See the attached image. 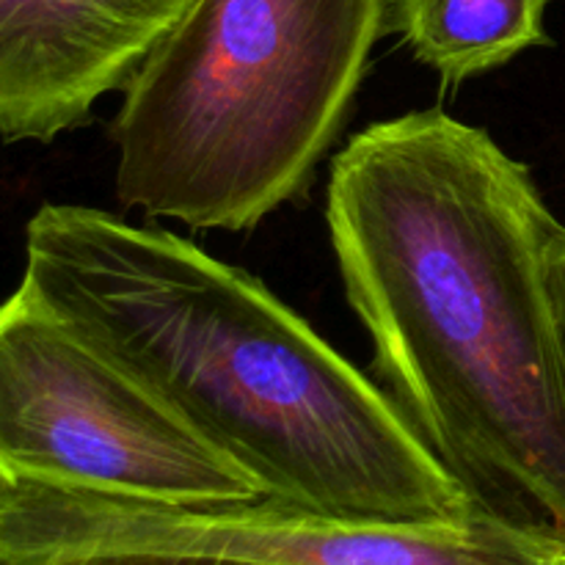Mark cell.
<instances>
[{
    "instance_id": "obj_8",
    "label": "cell",
    "mask_w": 565,
    "mask_h": 565,
    "mask_svg": "<svg viewBox=\"0 0 565 565\" xmlns=\"http://www.w3.org/2000/svg\"><path fill=\"white\" fill-rule=\"evenodd\" d=\"M50 565H254L210 555H166V552H105V555H83Z\"/></svg>"
},
{
    "instance_id": "obj_1",
    "label": "cell",
    "mask_w": 565,
    "mask_h": 565,
    "mask_svg": "<svg viewBox=\"0 0 565 565\" xmlns=\"http://www.w3.org/2000/svg\"><path fill=\"white\" fill-rule=\"evenodd\" d=\"M326 224L373 370L480 513L565 544L561 230L530 166L441 108L331 160Z\"/></svg>"
},
{
    "instance_id": "obj_6",
    "label": "cell",
    "mask_w": 565,
    "mask_h": 565,
    "mask_svg": "<svg viewBox=\"0 0 565 565\" xmlns=\"http://www.w3.org/2000/svg\"><path fill=\"white\" fill-rule=\"evenodd\" d=\"M193 0H0V132L50 143L125 92Z\"/></svg>"
},
{
    "instance_id": "obj_5",
    "label": "cell",
    "mask_w": 565,
    "mask_h": 565,
    "mask_svg": "<svg viewBox=\"0 0 565 565\" xmlns=\"http://www.w3.org/2000/svg\"><path fill=\"white\" fill-rule=\"evenodd\" d=\"M0 472L169 505L265 497L241 463L22 287L0 312Z\"/></svg>"
},
{
    "instance_id": "obj_2",
    "label": "cell",
    "mask_w": 565,
    "mask_h": 565,
    "mask_svg": "<svg viewBox=\"0 0 565 565\" xmlns=\"http://www.w3.org/2000/svg\"><path fill=\"white\" fill-rule=\"evenodd\" d=\"M22 290L241 463L265 497L342 519L480 516L401 408L248 270L160 226L44 204Z\"/></svg>"
},
{
    "instance_id": "obj_3",
    "label": "cell",
    "mask_w": 565,
    "mask_h": 565,
    "mask_svg": "<svg viewBox=\"0 0 565 565\" xmlns=\"http://www.w3.org/2000/svg\"><path fill=\"white\" fill-rule=\"evenodd\" d=\"M384 33L386 0H193L125 88L119 204L254 230L307 191Z\"/></svg>"
},
{
    "instance_id": "obj_4",
    "label": "cell",
    "mask_w": 565,
    "mask_h": 565,
    "mask_svg": "<svg viewBox=\"0 0 565 565\" xmlns=\"http://www.w3.org/2000/svg\"><path fill=\"white\" fill-rule=\"evenodd\" d=\"M105 552L210 555L254 565H565V544L480 513L456 524L342 519L292 502L169 505L0 472V563Z\"/></svg>"
},
{
    "instance_id": "obj_7",
    "label": "cell",
    "mask_w": 565,
    "mask_h": 565,
    "mask_svg": "<svg viewBox=\"0 0 565 565\" xmlns=\"http://www.w3.org/2000/svg\"><path fill=\"white\" fill-rule=\"evenodd\" d=\"M552 0H386V33H397L445 86L511 64L552 44L544 17Z\"/></svg>"
},
{
    "instance_id": "obj_9",
    "label": "cell",
    "mask_w": 565,
    "mask_h": 565,
    "mask_svg": "<svg viewBox=\"0 0 565 565\" xmlns=\"http://www.w3.org/2000/svg\"><path fill=\"white\" fill-rule=\"evenodd\" d=\"M550 287H552V298H555L557 320H561V331L565 342V226L563 224L550 243Z\"/></svg>"
}]
</instances>
